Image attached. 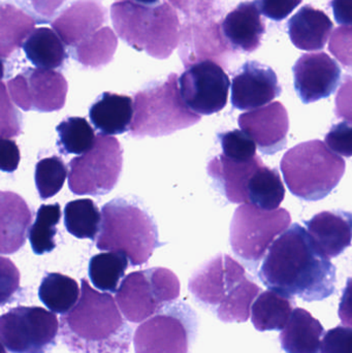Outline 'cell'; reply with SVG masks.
I'll use <instances>...</instances> for the list:
<instances>
[{"mask_svg": "<svg viewBox=\"0 0 352 353\" xmlns=\"http://www.w3.org/2000/svg\"><path fill=\"white\" fill-rule=\"evenodd\" d=\"M27 59L39 68L54 70L63 64L66 52L58 35L48 27L34 29L23 46Z\"/></svg>", "mask_w": 352, "mask_h": 353, "instance_id": "cell-25", "label": "cell"}, {"mask_svg": "<svg viewBox=\"0 0 352 353\" xmlns=\"http://www.w3.org/2000/svg\"><path fill=\"white\" fill-rule=\"evenodd\" d=\"M339 317L343 325L352 327V278H349L346 286L343 290L339 305Z\"/></svg>", "mask_w": 352, "mask_h": 353, "instance_id": "cell-42", "label": "cell"}, {"mask_svg": "<svg viewBox=\"0 0 352 353\" xmlns=\"http://www.w3.org/2000/svg\"><path fill=\"white\" fill-rule=\"evenodd\" d=\"M304 224L320 252L329 259L339 256L351 245L352 214L349 212H322Z\"/></svg>", "mask_w": 352, "mask_h": 353, "instance_id": "cell-17", "label": "cell"}, {"mask_svg": "<svg viewBox=\"0 0 352 353\" xmlns=\"http://www.w3.org/2000/svg\"><path fill=\"white\" fill-rule=\"evenodd\" d=\"M291 223L287 210L273 211L260 209L252 203H244L236 210L231 223V248L246 261H258L278 234H283Z\"/></svg>", "mask_w": 352, "mask_h": 353, "instance_id": "cell-8", "label": "cell"}, {"mask_svg": "<svg viewBox=\"0 0 352 353\" xmlns=\"http://www.w3.org/2000/svg\"><path fill=\"white\" fill-rule=\"evenodd\" d=\"M282 92L277 74L269 66L246 62L231 83V105L241 111L260 109Z\"/></svg>", "mask_w": 352, "mask_h": 353, "instance_id": "cell-15", "label": "cell"}, {"mask_svg": "<svg viewBox=\"0 0 352 353\" xmlns=\"http://www.w3.org/2000/svg\"><path fill=\"white\" fill-rule=\"evenodd\" d=\"M320 353H352V329L343 325L324 334Z\"/></svg>", "mask_w": 352, "mask_h": 353, "instance_id": "cell-36", "label": "cell"}, {"mask_svg": "<svg viewBox=\"0 0 352 353\" xmlns=\"http://www.w3.org/2000/svg\"><path fill=\"white\" fill-rule=\"evenodd\" d=\"M248 199L267 211L278 209L285 196V188L276 170L260 167L248 183Z\"/></svg>", "mask_w": 352, "mask_h": 353, "instance_id": "cell-28", "label": "cell"}, {"mask_svg": "<svg viewBox=\"0 0 352 353\" xmlns=\"http://www.w3.org/2000/svg\"><path fill=\"white\" fill-rule=\"evenodd\" d=\"M158 246L156 224L140 205L124 199L103 205L96 239L99 250L122 251L136 267L146 263Z\"/></svg>", "mask_w": 352, "mask_h": 353, "instance_id": "cell-3", "label": "cell"}, {"mask_svg": "<svg viewBox=\"0 0 352 353\" xmlns=\"http://www.w3.org/2000/svg\"><path fill=\"white\" fill-rule=\"evenodd\" d=\"M39 300L58 314H68L78 304L81 290L78 282L60 273H49L41 280L39 288Z\"/></svg>", "mask_w": 352, "mask_h": 353, "instance_id": "cell-26", "label": "cell"}, {"mask_svg": "<svg viewBox=\"0 0 352 353\" xmlns=\"http://www.w3.org/2000/svg\"><path fill=\"white\" fill-rule=\"evenodd\" d=\"M196 311L182 301L163 307L141 323L134 336L136 353H189L198 335Z\"/></svg>", "mask_w": 352, "mask_h": 353, "instance_id": "cell-7", "label": "cell"}, {"mask_svg": "<svg viewBox=\"0 0 352 353\" xmlns=\"http://www.w3.org/2000/svg\"><path fill=\"white\" fill-rule=\"evenodd\" d=\"M303 0H256L260 12L271 20L281 21L291 14Z\"/></svg>", "mask_w": 352, "mask_h": 353, "instance_id": "cell-39", "label": "cell"}, {"mask_svg": "<svg viewBox=\"0 0 352 353\" xmlns=\"http://www.w3.org/2000/svg\"><path fill=\"white\" fill-rule=\"evenodd\" d=\"M333 29V22L322 10L304 6L289 21V34L298 49L318 51L324 49Z\"/></svg>", "mask_w": 352, "mask_h": 353, "instance_id": "cell-21", "label": "cell"}, {"mask_svg": "<svg viewBox=\"0 0 352 353\" xmlns=\"http://www.w3.org/2000/svg\"><path fill=\"white\" fill-rule=\"evenodd\" d=\"M238 123L242 130L253 139L264 154L274 155L287 145L289 114L279 101L241 114Z\"/></svg>", "mask_w": 352, "mask_h": 353, "instance_id": "cell-16", "label": "cell"}, {"mask_svg": "<svg viewBox=\"0 0 352 353\" xmlns=\"http://www.w3.org/2000/svg\"><path fill=\"white\" fill-rule=\"evenodd\" d=\"M262 165L264 163L258 155L250 161L240 163L222 154L209 163L207 172L231 203H248V183Z\"/></svg>", "mask_w": 352, "mask_h": 353, "instance_id": "cell-18", "label": "cell"}, {"mask_svg": "<svg viewBox=\"0 0 352 353\" xmlns=\"http://www.w3.org/2000/svg\"><path fill=\"white\" fill-rule=\"evenodd\" d=\"M60 152L83 155L94 146L96 136L89 122L82 117H70L56 128Z\"/></svg>", "mask_w": 352, "mask_h": 353, "instance_id": "cell-30", "label": "cell"}, {"mask_svg": "<svg viewBox=\"0 0 352 353\" xmlns=\"http://www.w3.org/2000/svg\"><path fill=\"white\" fill-rule=\"evenodd\" d=\"M61 218L59 203L43 205L37 210V219L29 232V241L33 252L37 255L51 252L56 248L54 240L57 234V224Z\"/></svg>", "mask_w": 352, "mask_h": 353, "instance_id": "cell-31", "label": "cell"}, {"mask_svg": "<svg viewBox=\"0 0 352 353\" xmlns=\"http://www.w3.org/2000/svg\"><path fill=\"white\" fill-rule=\"evenodd\" d=\"M179 296L176 274L165 268H152L126 276L116 292V302L128 321L142 323Z\"/></svg>", "mask_w": 352, "mask_h": 353, "instance_id": "cell-6", "label": "cell"}, {"mask_svg": "<svg viewBox=\"0 0 352 353\" xmlns=\"http://www.w3.org/2000/svg\"><path fill=\"white\" fill-rule=\"evenodd\" d=\"M101 212L92 199H76L65 205L64 225L76 238L95 240L101 230Z\"/></svg>", "mask_w": 352, "mask_h": 353, "instance_id": "cell-29", "label": "cell"}, {"mask_svg": "<svg viewBox=\"0 0 352 353\" xmlns=\"http://www.w3.org/2000/svg\"><path fill=\"white\" fill-rule=\"evenodd\" d=\"M136 1L141 2V3L144 4H153L156 3L158 0H136Z\"/></svg>", "mask_w": 352, "mask_h": 353, "instance_id": "cell-44", "label": "cell"}, {"mask_svg": "<svg viewBox=\"0 0 352 353\" xmlns=\"http://www.w3.org/2000/svg\"><path fill=\"white\" fill-rule=\"evenodd\" d=\"M335 113L337 117L352 123V77L345 78L337 93Z\"/></svg>", "mask_w": 352, "mask_h": 353, "instance_id": "cell-40", "label": "cell"}, {"mask_svg": "<svg viewBox=\"0 0 352 353\" xmlns=\"http://www.w3.org/2000/svg\"><path fill=\"white\" fill-rule=\"evenodd\" d=\"M1 97V137L6 139L18 137L21 134V125L20 119H17V116L19 117L20 114L17 113L16 110L10 103L8 95H6L4 84H2Z\"/></svg>", "mask_w": 352, "mask_h": 353, "instance_id": "cell-38", "label": "cell"}, {"mask_svg": "<svg viewBox=\"0 0 352 353\" xmlns=\"http://www.w3.org/2000/svg\"><path fill=\"white\" fill-rule=\"evenodd\" d=\"M59 333L55 313L41 307H14L0 319V338L8 353H50Z\"/></svg>", "mask_w": 352, "mask_h": 353, "instance_id": "cell-10", "label": "cell"}, {"mask_svg": "<svg viewBox=\"0 0 352 353\" xmlns=\"http://www.w3.org/2000/svg\"><path fill=\"white\" fill-rule=\"evenodd\" d=\"M293 72L296 91L306 105L331 97L341 79L340 66L324 52L304 54Z\"/></svg>", "mask_w": 352, "mask_h": 353, "instance_id": "cell-14", "label": "cell"}, {"mask_svg": "<svg viewBox=\"0 0 352 353\" xmlns=\"http://www.w3.org/2000/svg\"><path fill=\"white\" fill-rule=\"evenodd\" d=\"M134 115L132 97L111 92L103 93L89 110L93 125L107 136L124 134L130 130Z\"/></svg>", "mask_w": 352, "mask_h": 353, "instance_id": "cell-22", "label": "cell"}, {"mask_svg": "<svg viewBox=\"0 0 352 353\" xmlns=\"http://www.w3.org/2000/svg\"><path fill=\"white\" fill-rule=\"evenodd\" d=\"M78 304L60 317V338L72 353H128L132 330L111 294L82 279Z\"/></svg>", "mask_w": 352, "mask_h": 353, "instance_id": "cell-2", "label": "cell"}, {"mask_svg": "<svg viewBox=\"0 0 352 353\" xmlns=\"http://www.w3.org/2000/svg\"><path fill=\"white\" fill-rule=\"evenodd\" d=\"M326 144L336 154L351 157L352 126L347 122H341L333 126L326 136Z\"/></svg>", "mask_w": 352, "mask_h": 353, "instance_id": "cell-35", "label": "cell"}, {"mask_svg": "<svg viewBox=\"0 0 352 353\" xmlns=\"http://www.w3.org/2000/svg\"><path fill=\"white\" fill-rule=\"evenodd\" d=\"M291 192L304 201H315L330 194L345 173V161L318 140L289 149L280 163Z\"/></svg>", "mask_w": 352, "mask_h": 353, "instance_id": "cell-4", "label": "cell"}, {"mask_svg": "<svg viewBox=\"0 0 352 353\" xmlns=\"http://www.w3.org/2000/svg\"><path fill=\"white\" fill-rule=\"evenodd\" d=\"M218 139L222 147L223 155L231 161L244 163L256 157V143L244 130L223 132L218 134Z\"/></svg>", "mask_w": 352, "mask_h": 353, "instance_id": "cell-34", "label": "cell"}, {"mask_svg": "<svg viewBox=\"0 0 352 353\" xmlns=\"http://www.w3.org/2000/svg\"><path fill=\"white\" fill-rule=\"evenodd\" d=\"M14 105L23 111H59L65 105L68 82L59 72L52 70L28 68L8 83Z\"/></svg>", "mask_w": 352, "mask_h": 353, "instance_id": "cell-12", "label": "cell"}, {"mask_svg": "<svg viewBox=\"0 0 352 353\" xmlns=\"http://www.w3.org/2000/svg\"><path fill=\"white\" fill-rule=\"evenodd\" d=\"M20 163V150L14 141L1 138L0 141V169L6 173H12Z\"/></svg>", "mask_w": 352, "mask_h": 353, "instance_id": "cell-41", "label": "cell"}, {"mask_svg": "<svg viewBox=\"0 0 352 353\" xmlns=\"http://www.w3.org/2000/svg\"><path fill=\"white\" fill-rule=\"evenodd\" d=\"M258 275L269 290L306 302L329 298L336 284V267L299 223H293L273 242Z\"/></svg>", "mask_w": 352, "mask_h": 353, "instance_id": "cell-1", "label": "cell"}, {"mask_svg": "<svg viewBox=\"0 0 352 353\" xmlns=\"http://www.w3.org/2000/svg\"><path fill=\"white\" fill-rule=\"evenodd\" d=\"M244 279L245 270L238 261L229 255L218 254L194 272L188 288L200 306L215 314Z\"/></svg>", "mask_w": 352, "mask_h": 353, "instance_id": "cell-13", "label": "cell"}, {"mask_svg": "<svg viewBox=\"0 0 352 353\" xmlns=\"http://www.w3.org/2000/svg\"><path fill=\"white\" fill-rule=\"evenodd\" d=\"M324 327L305 309L296 308L280 334L285 353H320Z\"/></svg>", "mask_w": 352, "mask_h": 353, "instance_id": "cell-23", "label": "cell"}, {"mask_svg": "<svg viewBox=\"0 0 352 353\" xmlns=\"http://www.w3.org/2000/svg\"><path fill=\"white\" fill-rule=\"evenodd\" d=\"M68 171L60 157L41 159L35 167V185L41 199L55 196L65 182Z\"/></svg>", "mask_w": 352, "mask_h": 353, "instance_id": "cell-33", "label": "cell"}, {"mask_svg": "<svg viewBox=\"0 0 352 353\" xmlns=\"http://www.w3.org/2000/svg\"><path fill=\"white\" fill-rule=\"evenodd\" d=\"M260 292V286L246 278L217 309V319L227 323H245L249 319L252 303Z\"/></svg>", "mask_w": 352, "mask_h": 353, "instance_id": "cell-32", "label": "cell"}, {"mask_svg": "<svg viewBox=\"0 0 352 353\" xmlns=\"http://www.w3.org/2000/svg\"><path fill=\"white\" fill-rule=\"evenodd\" d=\"M295 300L274 290L262 292L252 305L251 321L260 332L280 331L287 327Z\"/></svg>", "mask_w": 352, "mask_h": 353, "instance_id": "cell-24", "label": "cell"}, {"mask_svg": "<svg viewBox=\"0 0 352 353\" xmlns=\"http://www.w3.org/2000/svg\"><path fill=\"white\" fill-rule=\"evenodd\" d=\"M225 37L236 49L253 52L260 46L266 26L256 2H242L225 17L222 23Z\"/></svg>", "mask_w": 352, "mask_h": 353, "instance_id": "cell-19", "label": "cell"}, {"mask_svg": "<svg viewBox=\"0 0 352 353\" xmlns=\"http://www.w3.org/2000/svg\"><path fill=\"white\" fill-rule=\"evenodd\" d=\"M32 221V212L26 201L12 191L1 192L2 254H12L24 246Z\"/></svg>", "mask_w": 352, "mask_h": 353, "instance_id": "cell-20", "label": "cell"}, {"mask_svg": "<svg viewBox=\"0 0 352 353\" xmlns=\"http://www.w3.org/2000/svg\"><path fill=\"white\" fill-rule=\"evenodd\" d=\"M1 267V305L4 306L20 286V273L16 265L6 257L0 259Z\"/></svg>", "mask_w": 352, "mask_h": 353, "instance_id": "cell-37", "label": "cell"}, {"mask_svg": "<svg viewBox=\"0 0 352 353\" xmlns=\"http://www.w3.org/2000/svg\"><path fill=\"white\" fill-rule=\"evenodd\" d=\"M179 87L186 105L198 115L208 116L227 105L231 81L216 62L203 60L181 74Z\"/></svg>", "mask_w": 352, "mask_h": 353, "instance_id": "cell-11", "label": "cell"}, {"mask_svg": "<svg viewBox=\"0 0 352 353\" xmlns=\"http://www.w3.org/2000/svg\"><path fill=\"white\" fill-rule=\"evenodd\" d=\"M331 6L339 24L352 26V0H333Z\"/></svg>", "mask_w": 352, "mask_h": 353, "instance_id": "cell-43", "label": "cell"}, {"mask_svg": "<svg viewBox=\"0 0 352 353\" xmlns=\"http://www.w3.org/2000/svg\"><path fill=\"white\" fill-rule=\"evenodd\" d=\"M123 150L114 137L99 134L88 152L70 163L68 187L78 195H105L113 190L121 175Z\"/></svg>", "mask_w": 352, "mask_h": 353, "instance_id": "cell-9", "label": "cell"}, {"mask_svg": "<svg viewBox=\"0 0 352 353\" xmlns=\"http://www.w3.org/2000/svg\"><path fill=\"white\" fill-rule=\"evenodd\" d=\"M134 115L130 126L134 138L169 136L200 121V115L184 103L176 74L165 82L147 87L134 97Z\"/></svg>", "mask_w": 352, "mask_h": 353, "instance_id": "cell-5", "label": "cell"}, {"mask_svg": "<svg viewBox=\"0 0 352 353\" xmlns=\"http://www.w3.org/2000/svg\"><path fill=\"white\" fill-rule=\"evenodd\" d=\"M128 256L122 251L94 255L89 263V277L101 292H117L120 281L128 268Z\"/></svg>", "mask_w": 352, "mask_h": 353, "instance_id": "cell-27", "label": "cell"}]
</instances>
